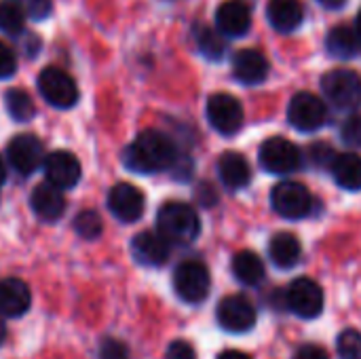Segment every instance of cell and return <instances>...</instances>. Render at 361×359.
<instances>
[{
    "mask_svg": "<svg viewBox=\"0 0 361 359\" xmlns=\"http://www.w3.org/2000/svg\"><path fill=\"white\" fill-rule=\"evenodd\" d=\"M195 197H197L199 205H203V207H214V205L218 203V193H216V188H214L212 184H207V182H201V184H199Z\"/></svg>",
    "mask_w": 361,
    "mask_h": 359,
    "instance_id": "cell-37",
    "label": "cell"
},
{
    "mask_svg": "<svg viewBox=\"0 0 361 359\" xmlns=\"http://www.w3.org/2000/svg\"><path fill=\"white\" fill-rule=\"evenodd\" d=\"M17 70V55L15 51L0 40V80L11 78Z\"/></svg>",
    "mask_w": 361,
    "mask_h": 359,
    "instance_id": "cell-34",
    "label": "cell"
},
{
    "mask_svg": "<svg viewBox=\"0 0 361 359\" xmlns=\"http://www.w3.org/2000/svg\"><path fill=\"white\" fill-rule=\"evenodd\" d=\"M53 11V2L51 0H27L25 4V13L34 19V21H42L51 15Z\"/></svg>",
    "mask_w": 361,
    "mask_h": 359,
    "instance_id": "cell-35",
    "label": "cell"
},
{
    "mask_svg": "<svg viewBox=\"0 0 361 359\" xmlns=\"http://www.w3.org/2000/svg\"><path fill=\"white\" fill-rule=\"evenodd\" d=\"M4 339H6V326H4V322H2V315H0V345L4 343Z\"/></svg>",
    "mask_w": 361,
    "mask_h": 359,
    "instance_id": "cell-41",
    "label": "cell"
},
{
    "mask_svg": "<svg viewBox=\"0 0 361 359\" xmlns=\"http://www.w3.org/2000/svg\"><path fill=\"white\" fill-rule=\"evenodd\" d=\"M99 359H129V349L116 339H104L99 345Z\"/></svg>",
    "mask_w": 361,
    "mask_h": 359,
    "instance_id": "cell-32",
    "label": "cell"
},
{
    "mask_svg": "<svg viewBox=\"0 0 361 359\" xmlns=\"http://www.w3.org/2000/svg\"><path fill=\"white\" fill-rule=\"evenodd\" d=\"M218 176L228 190H241L252 180V167L243 154L231 150L218 159Z\"/></svg>",
    "mask_w": 361,
    "mask_h": 359,
    "instance_id": "cell-20",
    "label": "cell"
},
{
    "mask_svg": "<svg viewBox=\"0 0 361 359\" xmlns=\"http://www.w3.org/2000/svg\"><path fill=\"white\" fill-rule=\"evenodd\" d=\"M178 148L173 140L157 129L142 131L133 144L123 152V163L129 171L135 174H157L171 169L178 161Z\"/></svg>",
    "mask_w": 361,
    "mask_h": 359,
    "instance_id": "cell-1",
    "label": "cell"
},
{
    "mask_svg": "<svg viewBox=\"0 0 361 359\" xmlns=\"http://www.w3.org/2000/svg\"><path fill=\"white\" fill-rule=\"evenodd\" d=\"M44 176L47 182L55 184L61 190L74 188L80 180V163L78 159L68 150H55L49 157H44Z\"/></svg>",
    "mask_w": 361,
    "mask_h": 359,
    "instance_id": "cell-14",
    "label": "cell"
},
{
    "mask_svg": "<svg viewBox=\"0 0 361 359\" xmlns=\"http://www.w3.org/2000/svg\"><path fill=\"white\" fill-rule=\"evenodd\" d=\"M334 157H336V152H334V148L330 144H322L319 142V144H313L309 148V159L317 167H330L332 161H334Z\"/></svg>",
    "mask_w": 361,
    "mask_h": 359,
    "instance_id": "cell-33",
    "label": "cell"
},
{
    "mask_svg": "<svg viewBox=\"0 0 361 359\" xmlns=\"http://www.w3.org/2000/svg\"><path fill=\"white\" fill-rule=\"evenodd\" d=\"M269 256L275 267L279 269H292L300 262L302 245L296 235L292 233H277L269 243Z\"/></svg>",
    "mask_w": 361,
    "mask_h": 359,
    "instance_id": "cell-22",
    "label": "cell"
},
{
    "mask_svg": "<svg viewBox=\"0 0 361 359\" xmlns=\"http://www.w3.org/2000/svg\"><path fill=\"white\" fill-rule=\"evenodd\" d=\"M30 205H32V212L40 220L55 222L61 218V214L66 209V199L61 195V188H57L51 182H42L34 188V193L30 197Z\"/></svg>",
    "mask_w": 361,
    "mask_h": 359,
    "instance_id": "cell-18",
    "label": "cell"
},
{
    "mask_svg": "<svg viewBox=\"0 0 361 359\" xmlns=\"http://www.w3.org/2000/svg\"><path fill=\"white\" fill-rule=\"evenodd\" d=\"M288 121L294 129H298L302 133H311L326 125L328 108H326L324 99H319L317 95H313L309 91H300L288 104Z\"/></svg>",
    "mask_w": 361,
    "mask_h": 359,
    "instance_id": "cell-8",
    "label": "cell"
},
{
    "mask_svg": "<svg viewBox=\"0 0 361 359\" xmlns=\"http://www.w3.org/2000/svg\"><path fill=\"white\" fill-rule=\"evenodd\" d=\"M286 305L294 315L302 320H315L324 311V290L315 279L298 277L286 290Z\"/></svg>",
    "mask_w": 361,
    "mask_h": 359,
    "instance_id": "cell-9",
    "label": "cell"
},
{
    "mask_svg": "<svg viewBox=\"0 0 361 359\" xmlns=\"http://www.w3.org/2000/svg\"><path fill=\"white\" fill-rule=\"evenodd\" d=\"M341 138L345 144H349L351 148H361V116L360 114H351L343 127H341Z\"/></svg>",
    "mask_w": 361,
    "mask_h": 359,
    "instance_id": "cell-31",
    "label": "cell"
},
{
    "mask_svg": "<svg viewBox=\"0 0 361 359\" xmlns=\"http://www.w3.org/2000/svg\"><path fill=\"white\" fill-rule=\"evenodd\" d=\"M233 76L247 87H256L269 76V59L256 49L237 51L233 57Z\"/></svg>",
    "mask_w": 361,
    "mask_h": 359,
    "instance_id": "cell-17",
    "label": "cell"
},
{
    "mask_svg": "<svg viewBox=\"0 0 361 359\" xmlns=\"http://www.w3.org/2000/svg\"><path fill=\"white\" fill-rule=\"evenodd\" d=\"M144 205H146L144 195L133 184L121 182V184L112 186L110 193H108V209H110V214L116 220L125 222V224L140 220L142 214H144Z\"/></svg>",
    "mask_w": 361,
    "mask_h": 359,
    "instance_id": "cell-13",
    "label": "cell"
},
{
    "mask_svg": "<svg viewBox=\"0 0 361 359\" xmlns=\"http://www.w3.org/2000/svg\"><path fill=\"white\" fill-rule=\"evenodd\" d=\"M334 182L345 190H361V157L355 152L336 154L330 165Z\"/></svg>",
    "mask_w": 361,
    "mask_h": 359,
    "instance_id": "cell-23",
    "label": "cell"
},
{
    "mask_svg": "<svg viewBox=\"0 0 361 359\" xmlns=\"http://www.w3.org/2000/svg\"><path fill=\"white\" fill-rule=\"evenodd\" d=\"M317 2L326 8H341V6H345L347 0H317Z\"/></svg>",
    "mask_w": 361,
    "mask_h": 359,
    "instance_id": "cell-40",
    "label": "cell"
},
{
    "mask_svg": "<svg viewBox=\"0 0 361 359\" xmlns=\"http://www.w3.org/2000/svg\"><path fill=\"white\" fill-rule=\"evenodd\" d=\"M355 32H357V38H360V42H361V11L357 13V21H355Z\"/></svg>",
    "mask_w": 361,
    "mask_h": 359,
    "instance_id": "cell-43",
    "label": "cell"
},
{
    "mask_svg": "<svg viewBox=\"0 0 361 359\" xmlns=\"http://www.w3.org/2000/svg\"><path fill=\"white\" fill-rule=\"evenodd\" d=\"M205 114H207L209 125L226 138L239 133L243 127V121H245L241 102L231 93L209 95L207 106H205Z\"/></svg>",
    "mask_w": 361,
    "mask_h": 359,
    "instance_id": "cell-7",
    "label": "cell"
},
{
    "mask_svg": "<svg viewBox=\"0 0 361 359\" xmlns=\"http://www.w3.org/2000/svg\"><path fill=\"white\" fill-rule=\"evenodd\" d=\"M4 180H6V167H4V161L0 159V186L4 184Z\"/></svg>",
    "mask_w": 361,
    "mask_h": 359,
    "instance_id": "cell-42",
    "label": "cell"
},
{
    "mask_svg": "<svg viewBox=\"0 0 361 359\" xmlns=\"http://www.w3.org/2000/svg\"><path fill=\"white\" fill-rule=\"evenodd\" d=\"M258 159H260L262 169L269 171V174H275V176L294 174L302 165L300 148L294 142H290V140H286L281 135L264 140L262 146H260Z\"/></svg>",
    "mask_w": 361,
    "mask_h": 359,
    "instance_id": "cell-4",
    "label": "cell"
},
{
    "mask_svg": "<svg viewBox=\"0 0 361 359\" xmlns=\"http://www.w3.org/2000/svg\"><path fill=\"white\" fill-rule=\"evenodd\" d=\"M322 91L326 99L338 110L361 108V76L347 68H334L322 76Z\"/></svg>",
    "mask_w": 361,
    "mask_h": 359,
    "instance_id": "cell-3",
    "label": "cell"
},
{
    "mask_svg": "<svg viewBox=\"0 0 361 359\" xmlns=\"http://www.w3.org/2000/svg\"><path fill=\"white\" fill-rule=\"evenodd\" d=\"M336 349L343 359H361V332L345 330L336 339Z\"/></svg>",
    "mask_w": 361,
    "mask_h": 359,
    "instance_id": "cell-30",
    "label": "cell"
},
{
    "mask_svg": "<svg viewBox=\"0 0 361 359\" xmlns=\"http://www.w3.org/2000/svg\"><path fill=\"white\" fill-rule=\"evenodd\" d=\"M6 159L19 176H32L44 163L42 142L32 133H19L6 146Z\"/></svg>",
    "mask_w": 361,
    "mask_h": 359,
    "instance_id": "cell-12",
    "label": "cell"
},
{
    "mask_svg": "<svg viewBox=\"0 0 361 359\" xmlns=\"http://www.w3.org/2000/svg\"><path fill=\"white\" fill-rule=\"evenodd\" d=\"M296 359H328V353L319 345H302L296 353Z\"/></svg>",
    "mask_w": 361,
    "mask_h": 359,
    "instance_id": "cell-38",
    "label": "cell"
},
{
    "mask_svg": "<svg viewBox=\"0 0 361 359\" xmlns=\"http://www.w3.org/2000/svg\"><path fill=\"white\" fill-rule=\"evenodd\" d=\"M267 17L277 32L290 34L300 28L305 19V8L298 0H269Z\"/></svg>",
    "mask_w": 361,
    "mask_h": 359,
    "instance_id": "cell-21",
    "label": "cell"
},
{
    "mask_svg": "<svg viewBox=\"0 0 361 359\" xmlns=\"http://www.w3.org/2000/svg\"><path fill=\"white\" fill-rule=\"evenodd\" d=\"M157 231L176 245L192 243L201 233V220L192 205L182 201L165 203L157 214Z\"/></svg>",
    "mask_w": 361,
    "mask_h": 359,
    "instance_id": "cell-2",
    "label": "cell"
},
{
    "mask_svg": "<svg viewBox=\"0 0 361 359\" xmlns=\"http://www.w3.org/2000/svg\"><path fill=\"white\" fill-rule=\"evenodd\" d=\"M165 359H197V351H195L192 345L186 343V341H173V343L167 347Z\"/></svg>",
    "mask_w": 361,
    "mask_h": 359,
    "instance_id": "cell-36",
    "label": "cell"
},
{
    "mask_svg": "<svg viewBox=\"0 0 361 359\" xmlns=\"http://www.w3.org/2000/svg\"><path fill=\"white\" fill-rule=\"evenodd\" d=\"M326 49L332 57L338 59H351L360 53L361 42L357 32L349 25H336L326 36Z\"/></svg>",
    "mask_w": 361,
    "mask_h": 359,
    "instance_id": "cell-25",
    "label": "cell"
},
{
    "mask_svg": "<svg viewBox=\"0 0 361 359\" xmlns=\"http://www.w3.org/2000/svg\"><path fill=\"white\" fill-rule=\"evenodd\" d=\"M195 42L199 51L212 61H220L226 55V36L220 30H214L209 25H197Z\"/></svg>",
    "mask_w": 361,
    "mask_h": 359,
    "instance_id": "cell-26",
    "label": "cell"
},
{
    "mask_svg": "<svg viewBox=\"0 0 361 359\" xmlns=\"http://www.w3.org/2000/svg\"><path fill=\"white\" fill-rule=\"evenodd\" d=\"M25 11L17 2H0V32L17 36L23 30Z\"/></svg>",
    "mask_w": 361,
    "mask_h": 359,
    "instance_id": "cell-28",
    "label": "cell"
},
{
    "mask_svg": "<svg viewBox=\"0 0 361 359\" xmlns=\"http://www.w3.org/2000/svg\"><path fill=\"white\" fill-rule=\"evenodd\" d=\"M38 91L55 108H72L78 102V87L74 78L59 68H44L38 74Z\"/></svg>",
    "mask_w": 361,
    "mask_h": 359,
    "instance_id": "cell-10",
    "label": "cell"
},
{
    "mask_svg": "<svg viewBox=\"0 0 361 359\" xmlns=\"http://www.w3.org/2000/svg\"><path fill=\"white\" fill-rule=\"evenodd\" d=\"M32 305L30 288L15 277L0 281V315L2 317H21Z\"/></svg>",
    "mask_w": 361,
    "mask_h": 359,
    "instance_id": "cell-19",
    "label": "cell"
},
{
    "mask_svg": "<svg viewBox=\"0 0 361 359\" xmlns=\"http://www.w3.org/2000/svg\"><path fill=\"white\" fill-rule=\"evenodd\" d=\"M218 359H252L247 353L243 351H237V349H228V351H222Z\"/></svg>",
    "mask_w": 361,
    "mask_h": 359,
    "instance_id": "cell-39",
    "label": "cell"
},
{
    "mask_svg": "<svg viewBox=\"0 0 361 359\" xmlns=\"http://www.w3.org/2000/svg\"><path fill=\"white\" fill-rule=\"evenodd\" d=\"M271 205L273 209L286 220H300L307 218L313 209V197L309 188L300 182H279L271 190Z\"/></svg>",
    "mask_w": 361,
    "mask_h": 359,
    "instance_id": "cell-6",
    "label": "cell"
},
{
    "mask_svg": "<svg viewBox=\"0 0 361 359\" xmlns=\"http://www.w3.org/2000/svg\"><path fill=\"white\" fill-rule=\"evenodd\" d=\"M216 317L226 332L243 334L256 326V307L243 294H231L220 300Z\"/></svg>",
    "mask_w": 361,
    "mask_h": 359,
    "instance_id": "cell-11",
    "label": "cell"
},
{
    "mask_svg": "<svg viewBox=\"0 0 361 359\" xmlns=\"http://www.w3.org/2000/svg\"><path fill=\"white\" fill-rule=\"evenodd\" d=\"M216 28L226 38H241L252 28V13L239 0H226L216 11Z\"/></svg>",
    "mask_w": 361,
    "mask_h": 359,
    "instance_id": "cell-16",
    "label": "cell"
},
{
    "mask_svg": "<svg viewBox=\"0 0 361 359\" xmlns=\"http://www.w3.org/2000/svg\"><path fill=\"white\" fill-rule=\"evenodd\" d=\"M209 288H212V277L203 262L184 260L182 264H178L173 273V290L184 303L188 305L203 303L209 294Z\"/></svg>",
    "mask_w": 361,
    "mask_h": 359,
    "instance_id": "cell-5",
    "label": "cell"
},
{
    "mask_svg": "<svg viewBox=\"0 0 361 359\" xmlns=\"http://www.w3.org/2000/svg\"><path fill=\"white\" fill-rule=\"evenodd\" d=\"M74 231L80 239H87V241H93L102 235L104 231V224H102V218L97 212L93 209H85L80 212L76 218H74Z\"/></svg>",
    "mask_w": 361,
    "mask_h": 359,
    "instance_id": "cell-29",
    "label": "cell"
},
{
    "mask_svg": "<svg viewBox=\"0 0 361 359\" xmlns=\"http://www.w3.org/2000/svg\"><path fill=\"white\" fill-rule=\"evenodd\" d=\"M233 275L239 284L243 286H258L264 279V262L256 252L243 250L233 256L231 262Z\"/></svg>",
    "mask_w": 361,
    "mask_h": 359,
    "instance_id": "cell-24",
    "label": "cell"
},
{
    "mask_svg": "<svg viewBox=\"0 0 361 359\" xmlns=\"http://www.w3.org/2000/svg\"><path fill=\"white\" fill-rule=\"evenodd\" d=\"M171 252V243L157 231H144L137 233L131 241V254L135 262L142 267H161L167 262Z\"/></svg>",
    "mask_w": 361,
    "mask_h": 359,
    "instance_id": "cell-15",
    "label": "cell"
},
{
    "mask_svg": "<svg viewBox=\"0 0 361 359\" xmlns=\"http://www.w3.org/2000/svg\"><path fill=\"white\" fill-rule=\"evenodd\" d=\"M4 106H6V112L11 114V118L17 121V123H25V121H30L36 114L34 102H32V97L23 89H11V91H6Z\"/></svg>",
    "mask_w": 361,
    "mask_h": 359,
    "instance_id": "cell-27",
    "label": "cell"
}]
</instances>
